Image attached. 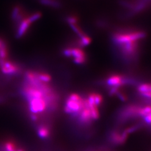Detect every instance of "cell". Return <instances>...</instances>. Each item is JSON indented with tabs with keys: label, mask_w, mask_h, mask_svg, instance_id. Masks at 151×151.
<instances>
[{
	"label": "cell",
	"mask_w": 151,
	"mask_h": 151,
	"mask_svg": "<svg viewBox=\"0 0 151 151\" xmlns=\"http://www.w3.org/2000/svg\"><path fill=\"white\" fill-rule=\"evenodd\" d=\"M80 38H81V40L79 42H80L79 44L82 47L88 45L91 42V39L88 35H87L86 34H85L83 36H82Z\"/></svg>",
	"instance_id": "30bf717a"
},
{
	"label": "cell",
	"mask_w": 151,
	"mask_h": 151,
	"mask_svg": "<svg viewBox=\"0 0 151 151\" xmlns=\"http://www.w3.org/2000/svg\"><path fill=\"white\" fill-rule=\"evenodd\" d=\"M5 148L6 151H16V146L12 142H7L5 144Z\"/></svg>",
	"instance_id": "5bb4252c"
},
{
	"label": "cell",
	"mask_w": 151,
	"mask_h": 151,
	"mask_svg": "<svg viewBox=\"0 0 151 151\" xmlns=\"http://www.w3.org/2000/svg\"><path fill=\"white\" fill-rule=\"evenodd\" d=\"M30 118H31V119H32L33 121H36L38 119V117H37V116L35 114H32L30 115Z\"/></svg>",
	"instance_id": "e0dca14e"
},
{
	"label": "cell",
	"mask_w": 151,
	"mask_h": 151,
	"mask_svg": "<svg viewBox=\"0 0 151 151\" xmlns=\"http://www.w3.org/2000/svg\"><path fill=\"white\" fill-rule=\"evenodd\" d=\"M7 55V52L6 49V46L4 42L2 44L1 48H0V58L1 59H4L6 58Z\"/></svg>",
	"instance_id": "4fadbf2b"
},
{
	"label": "cell",
	"mask_w": 151,
	"mask_h": 151,
	"mask_svg": "<svg viewBox=\"0 0 151 151\" xmlns=\"http://www.w3.org/2000/svg\"><path fill=\"white\" fill-rule=\"evenodd\" d=\"M38 77L39 80L45 82H48L51 80V77L48 74H45V73L39 74L38 75Z\"/></svg>",
	"instance_id": "9a60e30c"
},
{
	"label": "cell",
	"mask_w": 151,
	"mask_h": 151,
	"mask_svg": "<svg viewBox=\"0 0 151 151\" xmlns=\"http://www.w3.org/2000/svg\"><path fill=\"white\" fill-rule=\"evenodd\" d=\"M42 16V13L40 12H35L32 13V14L29 15V16H27V19L29 22L32 24V22L37 21L39 20Z\"/></svg>",
	"instance_id": "9c48e42d"
},
{
	"label": "cell",
	"mask_w": 151,
	"mask_h": 151,
	"mask_svg": "<svg viewBox=\"0 0 151 151\" xmlns=\"http://www.w3.org/2000/svg\"><path fill=\"white\" fill-rule=\"evenodd\" d=\"M106 82L109 87L110 88L109 90L110 94L111 95H114L119 90L120 87L132 84L134 81L131 78H129L123 75L113 74L108 77Z\"/></svg>",
	"instance_id": "6da1fadb"
},
{
	"label": "cell",
	"mask_w": 151,
	"mask_h": 151,
	"mask_svg": "<svg viewBox=\"0 0 151 151\" xmlns=\"http://www.w3.org/2000/svg\"><path fill=\"white\" fill-rule=\"evenodd\" d=\"M65 21L69 25L74 24L78 23V16H76L75 15L70 14V15H69L65 17Z\"/></svg>",
	"instance_id": "8fae6325"
},
{
	"label": "cell",
	"mask_w": 151,
	"mask_h": 151,
	"mask_svg": "<svg viewBox=\"0 0 151 151\" xmlns=\"http://www.w3.org/2000/svg\"><path fill=\"white\" fill-rule=\"evenodd\" d=\"M31 24H32L28 20L27 17L22 20L20 23L17 26V29L16 31V38H20L23 37L27 32Z\"/></svg>",
	"instance_id": "8992f818"
},
{
	"label": "cell",
	"mask_w": 151,
	"mask_h": 151,
	"mask_svg": "<svg viewBox=\"0 0 151 151\" xmlns=\"http://www.w3.org/2000/svg\"><path fill=\"white\" fill-rule=\"evenodd\" d=\"M42 5L53 9H59L62 7V2L60 0H38Z\"/></svg>",
	"instance_id": "52a82bcc"
},
{
	"label": "cell",
	"mask_w": 151,
	"mask_h": 151,
	"mask_svg": "<svg viewBox=\"0 0 151 151\" xmlns=\"http://www.w3.org/2000/svg\"><path fill=\"white\" fill-rule=\"evenodd\" d=\"M71 49V56L74 58V62L77 65L83 64L86 60V56L81 48Z\"/></svg>",
	"instance_id": "5b68a950"
},
{
	"label": "cell",
	"mask_w": 151,
	"mask_h": 151,
	"mask_svg": "<svg viewBox=\"0 0 151 151\" xmlns=\"http://www.w3.org/2000/svg\"><path fill=\"white\" fill-rule=\"evenodd\" d=\"M50 134V132L48 129L46 127H42L38 129V135L42 139H46L48 137Z\"/></svg>",
	"instance_id": "ba28073f"
},
{
	"label": "cell",
	"mask_w": 151,
	"mask_h": 151,
	"mask_svg": "<svg viewBox=\"0 0 151 151\" xmlns=\"http://www.w3.org/2000/svg\"><path fill=\"white\" fill-rule=\"evenodd\" d=\"M29 104L30 110L34 114L41 113L46 108V103L43 99H29Z\"/></svg>",
	"instance_id": "277c9868"
},
{
	"label": "cell",
	"mask_w": 151,
	"mask_h": 151,
	"mask_svg": "<svg viewBox=\"0 0 151 151\" xmlns=\"http://www.w3.org/2000/svg\"><path fill=\"white\" fill-rule=\"evenodd\" d=\"M145 123L151 127V111L143 117Z\"/></svg>",
	"instance_id": "2e32d148"
},
{
	"label": "cell",
	"mask_w": 151,
	"mask_h": 151,
	"mask_svg": "<svg viewBox=\"0 0 151 151\" xmlns=\"http://www.w3.org/2000/svg\"><path fill=\"white\" fill-rule=\"evenodd\" d=\"M16 151H24V150H17Z\"/></svg>",
	"instance_id": "d6986e66"
},
{
	"label": "cell",
	"mask_w": 151,
	"mask_h": 151,
	"mask_svg": "<svg viewBox=\"0 0 151 151\" xmlns=\"http://www.w3.org/2000/svg\"><path fill=\"white\" fill-rule=\"evenodd\" d=\"M129 134V133L127 129L124 130L122 132H119L118 130H113L110 133V140L114 145H123L127 139Z\"/></svg>",
	"instance_id": "3957f363"
},
{
	"label": "cell",
	"mask_w": 151,
	"mask_h": 151,
	"mask_svg": "<svg viewBox=\"0 0 151 151\" xmlns=\"http://www.w3.org/2000/svg\"><path fill=\"white\" fill-rule=\"evenodd\" d=\"M11 17L12 22L17 26L27 16L24 7L20 5H16L12 8Z\"/></svg>",
	"instance_id": "7a4b0ae2"
},
{
	"label": "cell",
	"mask_w": 151,
	"mask_h": 151,
	"mask_svg": "<svg viewBox=\"0 0 151 151\" xmlns=\"http://www.w3.org/2000/svg\"></svg>",
	"instance_id": "ffe728a7"
},
{
	"label": "cell",
	"mask_w": 151,
	"mask_h": 151,
	"mask_svg": "<svg viewBox=\"0 0 151 151\" xmlns=\"http://www.w3.org/2000/svg\"><path fill=\"white\" fill-rule=\"evenodd\" d=\"M2 72L4 73V74H13V73H15L17 70V68L15 65L13 67H11L10 68H5L4 67H1Z\"/></svg>",
	"instance_id": "7c38bea8"
},
{
	"label": "cell",
	"mask_w": 151,
	"mask_h": 151,
	"mask_svg": "<svg viewBox=\"0 0 151 151\" xmlns=\"http://www.w3.org/2000/svg\"><path fill=\"white\" fill-rule=\"evenodd\" d=\"M3 40H1V39H0V48H1V45H2V44L3 43Z\"/></svg>",
	"instance_id": "ac0fdd59"
}]
</instances>
